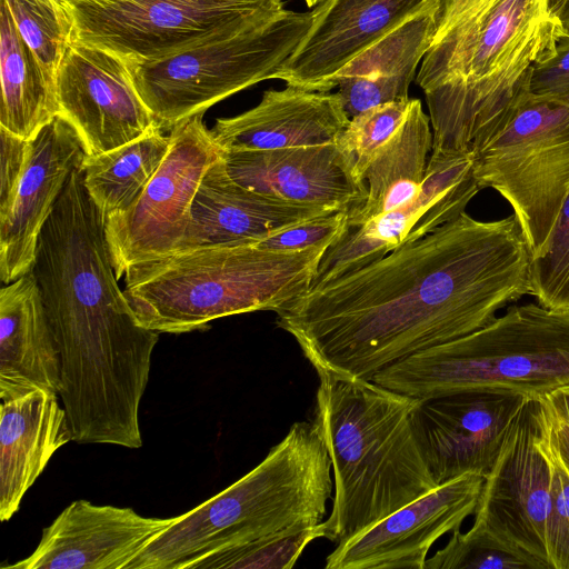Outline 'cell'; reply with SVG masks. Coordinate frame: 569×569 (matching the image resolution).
<instances>
[{
  "label": "cell",
  "mask_w": 569,
  "mask_h": 569,
  "mask_svg": "<svg viewBox=\"0 0 569 569\" xmlns=\"http://www.w3.org/2000/svg\"><path fill=\"white\" fill-rule=\"evenodd\" d=\"M531 252L512 213L466 211L382 259L311 287L277 312L318 377L370 380L469 335L530 290Z\"/></svg>",
  "instance_id": "1"
},
{
  "label": "cell",
  "mask_w": 569,
  "mask_h": 569,
  "mask_svg": "<svg viewBox=\"0 0 569 569\" xmlns=\"http://www.w3.org/2000/svg\"><path fill=\"white\" fill-rule=\"evenodd\" d=\"M31 271L59 351L58 396L72 441L140 448L139 409L159 332L139 326L118 284L81 167L43 226Z\"/></svg>",
  "instance_id": "2"
},
{
  "label": "cell",
  "mask_w": 569,
  "mask_h": 569,
  "mask_svg": "<svg viewBox=\"0 0 569 569\" xmlns=\"http://www.w3.org/2000/svg\"><path fill=\"white\" fill-rule=\"evenodd\" d=\"M420 402L372 380L319 377L313 422L335 489L323 538L345 542L438 487L413 428Z\"/></svg>",
  "instance_id": "3"
},
{
  "label": "cell",
  "mask_w": 569,
  "mask_h": 569,
  "mask_svg": "<svg viewBox=\"0 0 569 569\" xmlns=\"http://www.w3.org/2000/svg\"><path fill=\"white\" fill-rule=\"evenodd\" d=\"M566 31L547 0H489L432 44L416 78L432 150L467 151Z\"/></svg>",
  "instance_id": "4"
},
{
  "label": "cell",
  "mask_w": 569,
  "mask_h": 569,
  "mask_svg": "<svg viewBox=\"0 0 569 569\" xmlns=\"http://www.w3.org/2000/svg\"><path fill=\"white\" fill-rule=\"evenodd\" d=\"M331 470L317 425L297 421L258 466L176 516L126 569H190L213 551L319 525L332 495Z\"/></svg>",
  "instance_id": "5"
},
{
  "label": "cell",
  "mask_w": 569,
  "mask_h": 569,
  "mask_svg": "<svg viewBox=\"0 0 569 569\" xmlns=\"http://www.w3.org/2000/svg\"><path fill=\"white\" fill-rule=\"evenodd\" d=\"M330 244L274 251L254 243L199 247L130 266L124 295L139 326L184 333L212 320L276 313L306 293Z\"/></svg>",
  "instance_id": "6"
},
{
  "label": "cell",
  "mask_w": 569,
  "mask_h": 569,
  "mask_svg": "<svg viewBox=\"0 0 569 569\" xmlns=\"http://www.w3.org/2000/svg\"><path fill=\"white\" fill-rule=\"evenodd\" d=\"M370 380L422 401L481 389L540 398L569 385V311L513 306L485 327L400 359Z\"/></svg>",
  "instance_id": "7"
},
{
  "label": "cell",
  "mask_w": 569,
  "mask_h": 569,
  "mask_svg": "<svg viewBox=\"0 0 569 569\" xmlns=\"http://www.w3.org/2000/svg\"><path fill=\"white\" fill-rule=\"evenodd\" d=\"M310 23V11L284 8L231 24L173 53L126 63L157 123L170 130L238 91L274 79Z\"/></svg>",
  "instance_id": "8"
},
{
  "label": "cell",
  "mask_w": 569,
  "mask_h": 569,
  "mask_svg": "<svg viewBox=\"0 0 569 569\" xmlns=\"http://www.w3.org/2000/svg\"><path fill=\"white\" fill-rule=\"evenodd\" d=\"M468 150L480 188L511 206L532 259L543 254L569 193V94L531 93L527 79Z\"/></svg>",
  "instance_id": "9"
},
{
  "label": "cell",
  "mask_w": 569,
  "mask_h": 569,
  "mask_svg": "<svg viewBox=\"0 0 569 569\" xmlns=\"http://www.w3.org/2000/svg\"><path fill=\"white\" fill-rule=\"evenodd\" d=\"M283 0H67L72 41L127 63L153 60L231 24L284 9Z\"/></svg>",
  "instance_id": "10"
},
{
  "label": "cell",
  "mask_w": 569,
  "mask_h": 569,
  "mask_svg": "<svg viewBox=\"0 0 569 569\" xmlns=\"http://www.w3.org/2000/svg\"><path fill=\"white\" fill-rule=\"evenodd\" d=\"M169 133V150L143 191L127 210L104 220L118 279L130 266L180 250L198 187L222 156L203 122V113L179 122Z\"/></svg>",
  "instance_id": "11"
},
{
  "label": "cell",
  "mask_w": 569,
  "mask_h": 569,
  "mask_svg": "<svg viewBox=\"0 0 569 569\" xmlns=\"http://www.w3.org/2000/svg\"><path fill=\"white\" fill-rule=\"evenodd\" d=\"M480 190L469 150H431L418 196L361 226H346L325 251L311 287L353 272L431 233L465 212Z\"/></svg>",
  "instance_id": "12"
},
{
  "label": "cell",
  "mask_w": 569,
  "mask_h": 569,
  "mask_svg": "<svg viewBox=\"0 0 569 569\" xmlns=\"http://www.w3.org/2000/svg\"><path fill=\"white\" fill-rule=\"evenodd\" d=\"M540 428V400L530 398L483 477L473 525L550 569L546 520L551 472L537 442Z\"/></svg>",
  "instance_id": "13"
},
{
  "label": "cell",
  "mask_w": 569,
  "mask_h": 569,
  "mask_svg": "<svg viewBox=\"0 0 569 569\" xmlns=\"http://www.w3.org/2000/svg\"><path fill=\"white\" fill-rule=\"evenodd\" d=\"M56 89L58 116L74 129L88 157L159 127L127 63L100 48L71 41L56 74Z\"/></svg>",
  "instance_id": "14"
},
{
  "label": "cell",
  "mask_w": 569,
  "mask_h": 569,
  "mask_svg": "<svg viewBox=\"0 0 569 569\" xmlns=\"http://www.w3.org/2000/svg\"><path fill=\"white\" fill-rule=\"evenodd\" d=\"M530 398L510 390L481 389L421 400L413 428L436 483L466 473L485 477Z\"/></svg>",
  "instance_id": "15"
},
{
  "label": "cell",
  "mask_w": 569,
  "mask_h": 569,
  "mask_svg": "<svg viewBox=\"0 0 569 569\" xmlns=\"http://www.w3.org/2000/svg\"><path fill=\"white\" fill-rule=\"evenodd\" d=\"M483 477L466 473L439 485L338 543L327 569H425L431 546L475 513Z\"/></svg>",
  "instance_id": "16"
},
{
  "label": "cell",
  "mask_w": 569,
  "mask_h": 569,
  "mask_svg": "<svg viewBox=\"0 0 569 569\" xmlns=\"http://www.w3.org/2000/svg\"><path fill=\"white\" fill-rule=\"evenodd\" d=\"M430 0H322L310 27L274 79L331 91L336 74L365 49L423 9Z\"/></svg>",
  "instance_id": "17"
},
{
  "label": "cell",
  "mask_w": 569,
  "mask_h": 569,
  "mask_svg": "<svg viewBox=\"0 0 569 569\" xmlns=\"http://www.w3.org/2000/svg\"><path fill=\"white\" fill-rule=\"evenodd\" d=\"M174 520L79 499L42 530L30 556L9 569H126Z\"/></svg>",
  "instance_id": "18"
},
{
  "label": "cell",
  "mask_w": 569,
  "mask_h": 569,
  "mask_svg": "<svg viewBox=\"0 0 569 569\" xmlns=\"http://www.w3.org/2000/svg\"><path fill=\"white\" fill-rule=\"evenodd\" d=\"M84 157L77 132L60 116L31 140L13 206L0 220L2 283L8 284L32 270L43 226Z\"/></svg>",
  "instance_id": "19"
},
{
  "label": "cell",
  "mask_w": 569,
  "mask_h": 569,
  "mask_svg": "<svg viewBox=\"0 0 569 569\" xmlns=\"http://www.w3.org/2000/svg\"><path fill=\"white\" fill-rule=\"evenodd\" d=\"M222 158L236 182L283 201L350 210L367 198L336 144L222 151Z\"/></svg>",
  "instance_id": "20"
},
{
  "label": "cell",
  "mask_w": 569,
  "mask_h": 569,
  "mask_svg": "<svg viewBox=\"0 0 569 569\" xmlns=\"http://www.w3.org/2000/svg\"><path fill=\"white\" fill-rule=\"evenodd\" d=\"M335 211L338 210L292 203L250 190L228 174L221 156L210 166L198 187L190 223L179 251L257 243L303 221Z\"/></svg>",
  "instance_id": "21"
},
{
  "label": "cell",
  "mask_w": 569,
  "mask_h": 569,
  "mask_svg": "<svg viewBox=\"0 0 569 569\" xmlns=\"http://www.w3.org/2000/svg\"><path fill=\"white\" fill-rule=\"evenodd\" d=\"M349 121L338 92L287 84L264 91L238 116L217 119L210 132L222 151L270 150L336 144Z\"/></svg>",
  "instance_id": "22"
},
{
  "label": "cell",
  "mask_w": 569,
  "mask_h": 569,
  "mask_svg": "<svg viewBox=\"0 0 569 569\" xmlns=\"http://www.w3.org/2000/svg\"><path fill=\"white\" fill-rule=\"evenodd\" d=\"M58 393L37 389L0 408V520L19 510L54 452L72 440Z\"/></svg>",
  "instance_id": "23"
},
{
  "label": "cell",
  "mask_w": 569,
  "mask_h": 569,
  "mask_svg": "<svg viewBox=\"0 0 569 569\" xmlns=\"http://www.w3.org/2000/svg\"><path fill=\"white\" fill-rule=\"evenodd\" d=\"M60 358L32 271L0 291V399L58 393Z\"/></svg>",
  "instance_id": "24"
},
{
  "label": "cell",
  "mask_w": 569,
  "mask_h": 569,
  "mask_svg": "<svg viewBox=\"0 0 569 569\" xmlns=\"http://www.w3.org/2000/svg\"><path fill=\"white\" fill-rule=\"evenodd\" d=\"M437 3H429L398 28L350 60L333 78L332 88L351 119L372 107L409 99L418 64L436 36Z\"/></svg>",
  "instance_id": "25"
},
{
  "label": "cell",
  "mask_w": 569,
  "mask_h": 569,
  "mask_svg": "<svg viewBox=\"0 0 569 569\" xmlns=\"http://www.w3.org/2000/svg\"><path fill=\"white\" fill-rule=\"evenodd\" d=\"M432 138L429 114L419 99H411L403 122L371 161L365 176L367 198L349 210L347 227L361 226L418 196Z\"/></svg>",
  "instance_id": "26"
},
{
  "label": "cell",
  "mask_w": 569,
  "mask_h": 569,
  "mask_svg": "<svg viewBox=\"0 0 569 569\" xmlns=\"http://www.w3.org/2000/svg\"><path fill=\"white\" fill-rule=\"evenodd\" d=\"M0 127L32 140L59 113L53 77L20 36L7 3L0 4Z\"/></svg>",
  "instance_id": "27"
},
{
  "label": "cell",
  "mask_w": 569,
  "mask_h": 569,
  "mask_svg": "<svg viewBox=\"0 0 569 569\" xmlns=\"http://www.w3.org/2000/svg\"><path fill=\"white\" fill-rule=\"evenodd\" d=\"M170 133L160 127L107 152L86 156L83 186L103 219L127 210L163 161Z\"/></svg>",
  "instance_id": "28"
},
{
  "label": "cell",
  "mask_w": 569,
  "mask_h": 569,
  "mask_svg": "<svg viewBox=\"0 0 569 569\" xmlns=\"http://www.w3.org/2000/svg\"><path fill=\"white\" fill-rule=\"evenodd\" d=\"M323 535L322 522L289 528L208 553L193 562L190 569H289L295 566L305 548L315 539L323 538Z\"/></svg>",
  "instance_id": "29"
},
{
  "label": "cell",
  "mask_w": 569,
  "mask_h": 569,
  "mask_svg": "<svg viewBox=\"0 0 569 569\" xmlns=\"http://www.w3.org/2000/svg\"><path fill=\"white\" fill-rule=\"evenodd\" d=\"M411 99L372 107L350 119L336 146L353 180L365 184L366 172L377 152L403 122Z\"/></svg>",
  "instance_id": "30"
},
{
  "label": "cell",
  "mask_w": 569,
  "mask_h": 569,
  "mask_svg": "<svg viewBox=\"0 0 569 569\" xmlns=\"http://www.w3.org/2000/svg\"><path fill=\"white\" fill-rule=\"evenodd\" d=\"M3 1L24 42L56 77L72 41V24L67 10L42 0Z\"/></svg>",
  "instance_id": "31"
},
{
  "label": "cell",
  "mask_w": 569,
  "mask_h": 569,
  "mask_svg": "<svg viewBox=\"0 0 569 569\" xmlns=\"http://www.w3.org/2000/svg\"><path fill=\"white\" fill-rule=\"evenodd\" d=\"M425 569H545L541 563L505 545L485 528L473 525L452 531L448 543L427 558Z\"/></svg>",
  "instance_id": "32"
},
{
  "label": "cell",
  "mask_w": 569,
  "mask_h": 569,
  "mask_svg": "<svg viewBox=\"0 0 569 569\" xmlns=\"http://www.w3.org/2000/svg\"><path fill=\"white\" fill-rule=\"evenodd\" d=\"M529 295L535 296L542 307L569 311V193L546 251L531 259Z\"/></svg>",
  "instance_id": "33"
},
{
  "label": "cell",
  "mask_w": 569,
  "mask_h": 569,
  "mask_svg": "<svg viewBox=\"0 0 569 569\" xmlns=\"http://www.w3.org/2000/svg\"><path fill=\"white\" fill-rule=\"evenodd\" d=\"M537 442L548 458L551 472L546 520L548 561L550 569H569V475L542 438L541 428Z\"/></svg>",
  "instance_id": "34"
},
{
  "label": "cell",
  "mask_w": 569,
  "mask_h": 569,
  "mask_svg": "<svg viewBox=\"0 0 569 569\" xmlns=\"http://www.w3.org/2000/svg\"><path fill=\"white\" fill-rule=\"evenodd\" d=\"M348 212L338 210L309 219L254 244L274 251H298L331 244L346 229Z\"/></svg>",
  "instance_id": "35"
},
{
  "label": "cell",
  "mask_w": 569,
  "mask_h": 569,
  "mask_svg": "<svg viewBox=\"0 0 569 569\" xmlns=\"http://www.w3.org/2000/svg\"><path fill=\"white\" fill-rule=\"evenodd\" d=\"M0 220L10 212L29 160L31 140L0 127Z\"/></svg>",
  "instance_id": "36"
},
{
  "label": "cell",
  "mask_w": 569,
  "mask_h": 569,
  "mask_svg": "<svg viewBox=\"0 0 569 569\" xmlns=\"http://www.w3.org/2000/svg\"><path fill=\"white\" fill-rule=\"evenodd\" d=\"M528 90L539 96L569 94L568 31L560 37L551 52L531 67Z\"/></svg>",
  "instance_id": "37"
},
{
  "label": "cell",
  "mask_w": 569,
  "mask_h": 569,
  "mask_svg": "<svg viewBox=\"0 0 569 569\" xmlns=\"http://www.w3.org/2000/svg\"><path fill=\"white\" fill-rule=\"evenodd\" d=\"M437 3L436 36L440 41L457 24L472 16L489 0H435ZM431 44V46H432Z\"/></svg>",
  "instance_id": "38"
},
{
  "label": "cell",
  "mask_w": 569,
  "mask_h": 569,
  "mask_svg": "<svg viewBox=\"0 0 569 569\" xmlns=\"http://www.w3.org/2000/svg\"><path fill=\"white\" fill-rule=\"evenodd\" d=\"M539 400L542 438L569 475V425L552 416Z\"/></svg>",
  "instance_id": "39"
},
{
  "label": "cell",
  "mask_w": 569,
  "mask_h": 569,
  "mask_svg": "<svg viewBox=\"0 0 569 569\" xmlns=\"http://www.w3.org/2000/svg\"><path fill=\"white\" fill-rule=\"evenodd\" d=\"M540 399L552 416L569 425V385L562 386Z\"/></svg>",
  "instance_id": "40"
},
{
  "label": "cell",
  "mask_w": 569,
  "mask_h": 569,
  "mask_svg": "<svg viewBox=\"0 0 569 569\" xmlns=\"http://www.w3.org/2000/svg\"><path fill=\"white\" fill-rule=\"evenodd\" d=\"M552 14L569 32V0H547Z\"/></svg>",
  "instance_id": "41"
},
{
  "label": "cell",
  "mask_w": 569,
  "mask_h": 569,
  "mask_svg": "<svg viewBox=\"0 0 569 569\" xmlns=\"http://www.w3.org/2000/svg\"><path fill=\"white\" fill-rule=\"evenodd\" d=\"M42 1L49 2L51 4H54V6L59 7V8L66 9L67 0H42Z\"/></svg>",
  "instance_id": "42"
},
{
  "label": "cell",
  "mask_w": 569,
  "mask_h": 569,
  "mask_svg": "<svg viewBox=\"0 0 569 569\" xmlns=\"http://www.w3.org/2000/svg\"><path fill=\"white\" fill-rule=\"evenodd\" d=\"M322 0H305V2L307 3V6L309 8H313L315 6H317L319 2H321Z\"/></svg>",
  "instance_id": "43"
}]
</instances>
